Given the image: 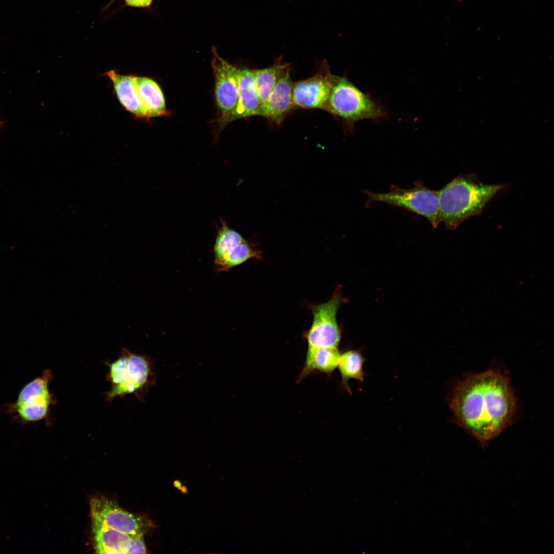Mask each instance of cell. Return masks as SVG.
Wrapping results in <instances>:
<instances>
[{
    "mask_svg": "<svg viewBox=\"0 0 554 554\" xmlns=\"http://www.w3.org/2000/svg\"><path fill=\"white\" fill-rule=\"evenodd\" d=\"M369 200L387 203L402 207L427 219L433 227L441 222L439 203V191L422 185L409 189L393 187L386 193L365 191Z\"/></svg>",
    "mask_w": 554,
    "mask_h": 554,
    "instance_id": "cell-6",
    "label": "cell"
},
{
    "mask_svg": "<svg viewBox=\"0 0 554 554\" xmlns=\"http://www.w3.org/2000/svg\"><path fill=\"white\" fill-rule=\"evenodd\" d=\"M94 549L97 553H128L132 535L92 521Z\"/></svg>",
    "mask_w": 554,
    "mask_h": 554,
    "instance_id": "cell-14",
    "label": "cell"
},
{
    "mask_svg": "<svg viewBox=\"0 0 554 554\" xmlns=\"http://www.w3.org/2000/svg\"><path fill=\"white\" fill-rule=\"evenodd\" d=\"M52 378L50 369L26 384L15 402L8 404L7 410L23 424L35 423L48 419L55 398L49 386Z\"/></svg>",
    "mask_w": 554,
    "mask_h": 554,
    "instance_id": "cell-5",
    "label": "cell"
},
{
    "mask_svg": "<svg viewBox=\"0 0 554 554\" xmlns=\"http://www.w3.org/2000/svg\"><path fill=\"white\" fill-rule=\"evenodd\" d=\"M450 406L459 425L484 446L509 424L515 399L507 379L490 370L461 381Z\"/></svg>",
    "mask_w": 554,
    "mask_h": 554,
    "instance_id": "cell-1",
    "label": "cell"
},
{
    "mask_svg": "<svg viewBox=\"0 0 554 554\" xmlns=\"http://www.w3.org/2000/svg\"><path fill=\"white\" fill-rule=\"evenodd\" d=\"M292 83L290 69L280 78L262 107L261 116L280 125L295 108L292 100Z\"/></svg>",
    "mask_w": 554,
    "mask_h": 554,
    "instance_id": "cell-13",
    "label": "cell"
},
{
    "mask_svg": "<svg viewBox=\"0 0 554 554\" xmlns=\"http://www.w3.org/2000/svg\"><path fill=\"white\" fill-rule=\"evenodd\" d=\"M328 111L349 123L378 119L384 111L379 104L346 78L332 74Z\"/></svg>",
    "mask_w": 554,
    "mask_h": 554,
    "instance_id": "cell-4",
    "label": "cell"
},
{
    "mask_svg": "<svg viewBox=\"0 0 554 554\" xmlns=\"http://www.w3.org/2000/svg\"><path fill=\"white\" fill-rule=\"evenodd\" d=\"M365 359L357 350H348L340 355L338 368L342 378V384L347 392L351 394L348 384L350 379H355L362 382L364 380L363 364Z\"/></svg>",
    "mask_w": 554,
    "mask_h": 554,
    "instance_id": "cell-19",
    "label": "cell"
},
{
    "mask_svg": "<svg viewBox=\"0 0 554 554\" xmlns=\"http://www.w3.org/2000/svg\"><path fill=\"white\" fill-rule=\"evenodd\" d=\"M126 6L145 8H149L153 0H124Z\"/></svg>",
    "mask_w": 554,
    "mask_h": 554,
    "instance_id": "cell-21",
    "label": "cell"
},
{
    "mask_svg": "<svg viewBox=\"0 0 554 554\" xmlns=\"http://www.w3.org/2000/svg\"><path fill=\"white\" fill-rule=\"evenodd\" d=\"M213 247L214 268L217 272L228 271L250 259L261 260L262 252L229 227L221 219Z\"/></svg>",
    "mask_w": 554,
    "mask_h": 554,
    "instance_id": "cell-7",
    "label": "cell"
},
{
    "mask_svg": "<svg viewBox=\"0 0 554 554\" xmlns=\"http://www.w3.org/2000/svg\"><path fill=\"white\" fill-rule=\"evenodd\" d=\"M343 300L335 291L328 302L311 306L313 321L305 335L308 347L337 348L341 333L336 316Z\"/></svg>",
    "mask_w": 554,
    "mask_h": 554,
    "instance_id": "cell-9",
    "label": "cell"
},
{
    "mask_svg": "<svg viewBox=\"0 0 554 554\" xmlns=\"http://www.w3.org/2000/svg\"><path fill=\"white\" fill-rule=\"evenodd\" d=\"M331 76L332 74L324 69L308 79L293 83L292 100L295 106L328 111Z\"/></svg>",
    "mask_w": 554,
    "mask_h": 554,
    "instance_id": "cell-11",
    "label": "cell"
},
{
    "mask_svg": "<svg viewBox=\"0 0 554 554\" xmlns=\"http://www.w3.org/2000/svg\"><path fill=\"white\" fill-rule=\"evenodd\" d=\"M107 365V378L111 385L106 394L108 402L130 394L141 400L155 382L149 358L132 353L126 348H123L120 356Z\"/></svg>",
    "mask_w": 554,
    "mask_h": 554,
    "instance_id": "cell-3",
    "label": "cell"
},
{
    "mask_svg": "<svg viewBox=\"0 0 554 554\" xmlns=\"http://www.w3.org/2000/svg\"><path fill=\"white\" fill-rule=\"evenodd\" d=\"M90 506L92 521L128 535H144L153 526L148 518L130 513L103 496L92 498Z\"/></svg>",
    "mask_w": 554,
    "mask_h": 554,
    "instance_id": "cell-8",
    "label": "cell"
},
{
    "mask_svg": "<svg viewBox=\"0 0 554 554\" xmlns=\"http://www.w3.org/2000/svg\"><path fill=\"white\" fill-rule=\"evenodd\" d=\"M212 67L214 76L216 102L221 113L220 123L235 109L239 98V69L221 57L212 49Z\"/></svg>",
    "mask_w": 554,
    "mask_h": 554,
    "instance_id": "cell-10",
    "label": "cell"
},
{
    "mask_svg": "<svg viewBox=\"0 0 554 554\" xmlns=\"http://www.w3.org/2000/svg\"><path fill=\"white\" fill-rule=\"evenodd\" d=\"M506 185L485 184L473 174L460 175L439 191L440 217L446 228L456 229L481 214L488 202Z\"/></svg>",
    "mask_w": 554,
    "mask_h": 554,
    "instance_id": "cell-2",
    "label": "cell"
},
{
    "mask_svg": "<svg viewBox=\"0 0 554 554\" xmlns=\"http://www.w3.org/2000/svg\"><path fill=\"white\" fill-rule=\"evenodd\" d=\"M289 69L288 64L278 61L268 68L254 70L262 108L266 104L278 81Z\"/></svg>",
    "mask_w": 554,
    "mask_h": 554,
    "instance_id": "cell-18",
    "label": "cell"
},
{
    "mask_svg": "<svg viewBox=\"0 0 554 554\" xmlns=\"http://www.w3.org/2000/svg\"><path fill=\"white\" fill-rule=\"evenodd\" d=\"M116 0H111L110 2L104 8V10L108 9Z\"/></svg>",
    "mask_w": 554,
    "mask_h": 554,
    "instance_id": "cell-22",
    "label": "cell"
},
{
    "mask_svg": "<svg viewBox=\"0 0 554 554\" xmlns=\"http://www.w3.org/2000/svg\"><path fill=\"white\" fill-rule=\"evenodd\" d=\"M340 355L337 348L308 347L305 362L296 381L313 371L331 373L338 366Z\"/></svg>",
    "mask_w": 554,
    "mask_h": 554,
    "instance_id": "cell-17",
    "label": "cell"
},
{
    "mask_svg": "<svg viewBox=\"0 0 554 554\" xmlns=\"http://www.w3.org/2000/svg\"><path fill=\"white\" fill-rule=\"evenodd\" d=\"M106 74L111 81L123 106L136 117L147 118L137 92L135 76L121 74L114 70H110Z\"/></svg>",
    "mask_w": 554,
    "mask_h": 554,
    "instance_id": "cell-15",
    "label": "cell"
},
{
    "mask_svg": "<svg viewBox=\"0 0 554 554\" xmlns=\"http://www.w3.org/2000/svg\"><path fill=\"white\" fill-rule=\"evenodd\" d=\"M137 92L147 118L167 114L162 91L153 80L135 76Z\"/></svg>",
    "mask_w": 554,
    "mask_h": 554,
    "instance_id": "cell-16",
    "label": "cell"
},
{
    "mask_svg": "<svg viewBox=\"0 0 554 554\" xmlns=\"http://www.w3.org/2000/svg\"><path fill=\"white\" fill-rule=\"evenodd\" d=\"M239 98L233 111L220 123L226 124L236 119L253 115H261L262 105L256 88L254 70H239Z\"/></svg>",
    "mask_w": 554,
    "mask_h": 554,
    "instance_id": "cell-12",
    "label": "cell"
},
{
    "mask_svg": "<svg viewBox=\"0 0 554 554\" xmlns=\"http://www.w3.org/2000/svg\"><path fill=\"white\" fill-rule=\"evenodd\" d=\"M143 535H132L131 544L128 553H145L147 552Z\"/></svg>",
    "mask_w": 554,
    "mask_h": 554,
    "instance_id": "cell-20",
    "label": "cell"
}]
</instances>
